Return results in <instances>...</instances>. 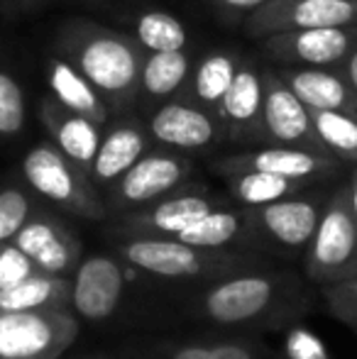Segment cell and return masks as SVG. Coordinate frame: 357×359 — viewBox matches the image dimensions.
I'll return each mask as SVG.
<instances>
[{
	"instance_id": "7a4b0ae2",
	"label": "cell",
	"mask_w": 357,
	"mask_h": 359,
	"mask_svg": "<svg viewBox=\"0 0 357 359\" xmlns=\"http://www.w3.org/2000/svg\"><path fill=\"white\" fill-rule=\"evenodd\" d=\"M76 335L72 311H0V359H59Z\"/></svg>"
},
{
	"instance_id": "cb8c5ba5",
	"label": "cell",
	"mask_w": 357,
	"mask_h": 359,
	"mask_svg": "<svg viewBox=\"0 0 357 359\" xmlns=\"http://www.w3.org/2000/svg\"><path fill=\"white\" fill-rule=\"evenodd\" d=\"M243 227V215L233 213V210L215 208L174 237L186 242V245L201 247V250H218V247H225L238 240Z\"/></svg>"
},
{
	"instance_id": "f35d334b",
	"label": "cell",
	"mask_w": 357,
	"mask_h": 359,
	"mask_svg": "<svg viewBox=\"0 0 357 359\" xmlns=\"http://www.w3.org/2000/svg\"><path fill=\"white\" fill-rule=\"evenodd\" d=\"M0 250H3V245H0Z\"/></svg>"
},
{
	"instance_id": "484cf974",
	"label": "cell",
	"mask_w": 357,
	"mask_h": 359,
	"mask_svg": "<svg viewBox=\"0 0 357 359\" xmlns=\"http://www.w3.org/2000/svg\"><path fill=\"white\" fill-rule=\"evenodd\" d=\"M140 47L147 52H177L186 44V27L179 18L162 10H149L142 13L135 22Z\"/></svg>"
},
{
	"instance_id": "52a82bcc",
	"label": "cell",
	"mask_w": 357,
	"mask_h": 359,
	"mask_svg": "<svg viewBox=\"0 0 357 359\" xmlns=\"http://www.w3.org/2000/svg\"><path fill=\"white\" fill-rule=\"evenodd\" d=\"M357 29L350 27H311L276 32L264 37V49L271 57L306 67H333L348 59L355 49Z\"/></svg>"
},
{
	"instance_id": "9c48e42d",
	"label": "cell",
	"mask_w": 357,
	"mask_h": 359,
	"mask_svg": "<svg viewBox=\"0 0 357 359\" xmlns=\"http://www.w3.org/2000/svg\"><path fill=\"white\" fill-rule=\"evenodd\" d=\"M262 125L274 142L301 149H323L311 123V110L294 95V90L276 76L264 81Z\"/></svg>"
},
{
	"instance_id": "3957f363",
	"label": "cell",
	"mask_w": 357,
	"mask_h": 359,
	"mask_svg": "<svg viewBox=\"0 0 357 359\" xmlns=\"http://www.w3.org/2000/svg\"><path fill=\"white\" fill-rule=\"evenodd\" d=\"M123 257L137 269L164 279H191V276L228 274L243 269L245 262L240 257L215 255V250L186 245L177 237L140 235L120 247Z\"/></svg>"
},
{
	"instance_id": "7c38bea8",
	"label": "cell",
	"mask_w": 357,
	"mask_h": 359,
	"mask_svg": "<svg viewBox=\"0 0 357 359\" xmlns=\"http://www.w3.org/2000/svg\"><path fill=\"white\" fill-rule=\"evenodd\" d=\"M189 174V164L172 154H144L137 159L115 186V198L123 205H142L177 189Z\"/></svg>"
},
{
	"instance_id": "f546056e",
	"label": "cell",
	"mask_w": 357,
	"mask_h": 359,
	"mask_svg": "<svg viewBox=\"0 0 357 359\" xmlns=\"http://www.w3.org/2000/svg\"><path fill=\"white\" fill-rule=\"evenodd\" d=\"M32 217V203L20 189L0 191V245L10 242Z\"/></svg>"
},
{
	"instance_id": "ffe728a7",
	"label": "cell",
	"mask_w": 357,
	"mask_h": 359,
	"mask_svg": "<svg viewBox=\"0 0 357 359\" xmlns=\"http://www.w3.org/2000/svg\"><path fill=\"white\" fill-rule=\"evenodd\" d=\"M49 88L54 93V100L64 108L74 110L79 115H86L93 123L103 125L108 120V108L100 100V93L93 88V83L79 72L67 59H54L47 72Z\"/></svg>"
},
{
	"instance_id": "5bb4252c",
	"label": "cell",
	"mask_w": 357,
	"mask_h": 359,
	"mask_svg": "<svg viewBox=\"0 0 357 359\" xmlns=\"http://www.w3.org/2000/svg\"><path fill=\"white\" fill-rule=\"evenodd\" d=\"M42 120L47 125L49 135L62 149L67 159H72L81 171L90 176L95 151L100 147V125L93 123L86 115H79L74 110L64 108L62 103H44Z\"/></svg>"
},
{
	"instance_id": "f1b7e54d",
	"label": "cell",
	"mask_w": 357,
	"mask_h": 359,
	"mask_svg": "<svg viewBox=\"0 0 357 359\" xmlns=\"http://www.w3.org/2000/svg\"><path fill=\"white\" fill-rule=\"evenodd\" d=\"M25 125V93L8 72L0 69V137H15Z\"/></svg>"
},
{
	"instance_id": "44dd1931",
	"label": "cell",
	"mask_w": 357,
	"mask_h": 359,
	"mask_svg": "<svg viewBox=\"0 0 357 359\" xmlns=\"http://www.w3.org/2000/svg\"><path fill=\"white\" fill-rule=\"evenodd\" d=\"M147 140L133 125H120L110 130L95 151L93 166H90V179L98 184H113L118 181L130 166L144 156Z\"/></svg>"
},
{
	"instance_id": "83f0119b",
	"label": "cell",
	"mask_w": 357,
	"mask_h": 359,
	"mask_svg": "<svg viewBox=\"0 0 357 359\" xmlns=\"http://www.w3.org/2000/svg\"><path fill=\"white\" fill-rule=\"evenodd\" d=\"M235 72H238V64H235V59L230 54H208L194 74V95L201 103L218 108L225 90L233 83Z\"/></svg>"
},
{
	"instance_id": "e0dca14e",
	"label": "cell",
	"mask_w": 357,
	"mask_h": 359,
	"mask_svg": "<svg viewBox=\"0 0 357 359\" xmlns=\"http://www.w3.org/2000/svg\"><path fill=\"white\" fill-rule=\"evenodd\" d=\"M294 95L309 110H338L357 118V100L343 76L323 72V67H306L281 76Z\"/></svg>"
},
{
	"instance_id": "1f68e13d",
	"label": "cell",
	"mask_w": 357,
	"mask_h": 359,
	"mask_svg": "<svg viewBox=\"0 0 357 359\" xmlns=\"http://www.w3.org/2000/svg\"><path fill=\"white\" fill-rule=\"evenodd\" d=\"M323 296L335 316H340L343 320L357 318V279L355 276H350V279H345V281H338V284L323 286Z\"/></svg>"
},
{
	"instance_id": "74e56055",
	"label": "cell",
	"mask_w": 357,
	"mask_h": 359,
	"mask_svg": "<svg viewBox=\"0 0 357 359\" xmlns=\"http://www.w3.org/2000/svg\"><path fill=\"white\" fill-rule=\"evenodd\" d=\"M350 3H357V0H350Z\"/></svg>"
},
{
	"instance_id": "836d02e7",
	"label": "cell",
	"mask_w": 357,
	"mask_h": 359,
	"mask_svg": "<svg viewBox=\"0 0 357 359\" xmlns=\"http://www.w3.org/2000/svg\"><path fill=\"white\" fill-rule=\"evenodd\" d=\"M172 359H255L252 352L243 345H213V347H181Z\"/></svg>"
},
{
	"instance_id": "6da1fadb",
	"label": "cell",
	"mask_w": 357,
	"mask_h": 359,
	"mask_svg": "<svg viewBox=\"0 0 357 359\" xmlns=\"http://www.w3.org/2000/svg\"><path fill=\"white\" fill-rule=\"evenodd\" d=\"M357 271V222L350 194L340 191L321 213L318 227L309 242L306 274L321 286L338 284Z\"/></svg>"
},
{
	"instance_id": "e575fe53",
	"label": "cell",
	"mask_w": 357,
	"mask_h": 359,
	"mask_svg": "<svg viewBox=\"0 0 357 359\" xmlns=\"http://www.w3.org/2000/svg\"><path fill=\"white\" fill-rule=\"evenodd\" d=\"M345 81H348L350 90L355 93V100H357V44L353 52L348 54V62H345Z\"/></svg>"
},
{
	"instance_id": "ba28073f",
	"label": "cell",
	"mask_w": 357,
	"mask_h": 359,
	"mask_svg": "<svg viewBox=\"0 0 357 359\" xmlns=\"http://www.w3.org/2000/svg\"><path fill=\"white\" fill-rule=\"evenodd\" d=\"M10 242L32 262L34 269L44 274L67 276L81 259V245L76 237L49 215L29 217Z\"/></svg>"
},
{
	"instance_id": "4316f807",
	"label": "cell",
	"mask_w": 357,
	"mask_h": 359,
	"mask_svg": "<svg viewBox=\"0 0 357 359\" xmlns=\"http://www.w3.org/2000/svg\"><path fill=\"white\" fill-rule=\"evenodd\" d=\"M318 142L343 159H357V118L338 110H311Z\"/></svg>"
},
{
	"instance_id": "5b68a950",
	"label": "cell",
	"mask_w": 357,
	"mask_h": 359,
	"mask_svg": "<svg viewBox=\"0 0 357 359\" xmlns=\"http://www.w3.org/2000/svg\"><path fill=\"white\" fill-rule=\"evenodd\" d=\"M76 69L93 83V88L110 98H125L137 86L140 57L130 39L103 29L81 34L72 44Z\"/></svg>"
},
{
	"instance_id": "277c9868",
	"label": "cell",
	"mask_w": 357,
	"mask_h": 359,
	"mask_svg": "<svg viewBox=\"0 0 357 359\" xmlns=\"http://www.w3.org/2000/svg\"><path fill=\"white\" fill-rule=\"evenodd\" d=\"M27 184L52 203L83 217H103L105 208L95 196L88 174L62 154L59 147L37 144L22 161Z\"/></svg>"
},
{
	"instance_id": "603a6c76",
	"label": "cell",
	"mask_w": 357,
	"mask_h": 359,
	"mask_svg": "<svg viewBox=\"0 0 357 359\" xmlns=\"http://www.w3.org/2000/svg\"><path fill=\"white\" fill-rule=\"evenodd\" d=\"M296 189H299V181L267 174V171H240V174H230V191H233V196L240 203L252 205V208L289 198Z\"/></svg>"
},
{
	"instance_id": "8992f818",
	"label": "cell",
	"mask_w": 357,
	"mask_h": 359,
	"mask_svg": "<svg viewBox=\"0 0 357 359\" xmlns=\"http://www.w3.org/2000/svg\"><path fill=\"white\" fill-rule=\"evenodd\" d=\"M350 25H357V3L350 0H267L248 18V32L267 37L291 29Z\"/></svg>"
},
{
	"instance_id": "8fae6325",
	"label": "cell",
	"mask_w": 357,
	"mask_h": 359,
	"mask_svg": "<svg viewBox=\"0 0 357 359\" xmlns=\"http://www.w3.org/2000/svg\"><path fill=\"white\" fill-rule=\"evenodd\" d=\"M125 291L123 269L110 257H88L72 281V308L86 320H105Z\"/></svg>"
},
{
	"instance_id": "2e32d148",
	"label": "cell",
	"mask_w": 357,
	"mask_h": 359,
	"mask_svg": "<svg viewBox=\"0 0 357 359\" xmlns=\"http://www.w3.org/2000/svg\"><path fill=\"white\" fill-rule=\"evenodd\" d=\"M321 220L318 203L306 198H281L260 205L257 222L274 242L284 247H306Z\"/></svg>"
},
{
	"instance_id": "4fadbf2b",
	"label": "cell",
	"mask_w": 357,
	"mask_h": 359,
	"mask_svg": "<svg viewBox=\"0 0 357 359\" xmlns=\"http://www.w3.org/2000/svg\"><path fill=\"white\" fill-rule=\"evenodd\" d=\"M333 161L321 151L301 149V147H269V149L250 151L243 156H230L218 166L223 174H240V171H267V174L284 176L291 181H304L321 171H328Z\"/></svg>"
},
{
	"instance_id": "8d00e7d4",
	"label": "cell",
	"mask_w": 357,
	"mask_h": 359,
	"mask_svg": "<svg viewBox=\"0 0 357 359\" xmlns=\"http://www.w3.org/2000/svg\"><path fill=\"white\" fill-rule=\"evenodd\" d=\"M348 194H350V205H353V215H355V222H357V179H355L353 189H350Z\"/></svg>"
},
{
	"instance_id": "4dcf8cb0",
	"label": "cell",
	"mask_w": 357,
	"mask_h": 359,
	"mask_svg": "<svg viewBox=\"0 0 357 359\" xmlns=\"http://www.w3.org/2000/svg\"><path fill=\"white\" fill-rule=\"evenodd\" d=\"M34 271H37L34 264L13 245V242L3 245V250H0V291L15 286L18 281L27 279Z\"/></svg>"
},
{
	"instance_id": "30bf717a",
	"label": "cell",
	"mask_w": 357,
	"mask_h": 359,
	"mask_svg": "<svg viewBox=\"0 0 357 359\" xmlns=\"http://www.w3.org/2000/svg\"><path fill=\"white\" fill-rule=\"evenodd\" d=\"M276 296V281L264 274H240L203 296V311L215 323H248L262 316Z\"/></svg>"
},
{
	"instance_id": "9a60e30c",
	"label": "cell",
	"mask_w": 357,
	"mask_h": 359,
	"mask_svg": "<svg viewBox=\"0 0 357 359\" xmlns=\"http://www.w3.org/2000/svg\"><path fill=\"white\" fill-rule=\"evenodd\" d=\"M149 133L157 142L179 149H203L215 142V123L208 113L186 103H169L149 120Z\"/></svg>"
},
{
	"instance_id": "d590c367",
	"label": "cell",
	"mask_w": 357,
	"mask_h": 359,
	"mask_svg": "<svg viewBox=\"0 0 357 359\" xmlns=\"http://www.w3.org/2000/svg\"><path fill=\"white\" fill-rule=\"evenodd\" d=\"M215 3L220 5H228V8H260L262 3H267V0H215Z\"/></svg>"
},
{
	"instance_id": "7402d4cb",
	"label": "cell",
	"mask_w": 357,
	"mask_h": 359,
	"mask_svg": "<svg viewBox=\"0 0 357 359\" xmlns=\"http://www.w3.org/2000/svg\"><path fill=\"white\" fill-rule=\"evenodd\" d=\"M262 103H264L262 76L252 72L250 67H240L235 72L233 83L225 90L218 108L230 128L243 130V128H252L262 118Z\"/></svg>"
},
{
	"instance_id": "ac0fdd59",
	"label": "cell",
	"mask_w": 357,
	"mask_h": 359,
	"mask_svg": "<svg viewBox=\"0 0 357 359\" xmlns=\"http://www.w3.org/2000/svg\"><path fill=\"white\" fill-rule=\"evenodd\" d=\"M0 311H72V279L34 271L0 291Z\"/></svg>"
},
{
	"instance_id": "d6986e66",
	"label": "cell",
	"mask_w": 357,
	"mask_h": 359,
	"mask_svg": "<svg viewBox=\"0 0 357 359\" xmlns=\"http://www.w3.org/2000/svg\"><path fill=\"white\" fill-rule=\"evenodd\" d=\"M215 210L213 201L198 194H186L177 198H167L162 203L152 205L147 213L130 217V227L140 235H157V237H174L203 215Z\"/></svg>"
},
{
	"instance_id": "d6a6232c",
	"label": "cell",
	"mask_w": 357,
	"mask_h": 359,
	"mask_svg": "<svg viewBox=\"0 0 357 359\" xmlns=\"http://www.w3.org/2000/svg\"><path fill=\"white\" fill-rule=\"evenodd\" d=\"M286 355L289 359H330L328 350L316 335H311L304 327H296L286 337Z\"/></svg>"
},
{
	"instance_id": "d4e9b609",
	"label": "cell",
	"mask_w": 357,
	"mask_h": 359,
	"mask_svg": "<svg viewBox=\"0 0 357 359\" xmlns=\"http://www.w3.org/2000/svg\"><path fill=\"white\" fill-rule=\"evenodd\" d=\"M186 74H189V57L184 54V49L149 52V57L142 64V72H140V81L149 95L162 98V95L174 93L184 83Z\"/></svg>"
}]
</instances>
